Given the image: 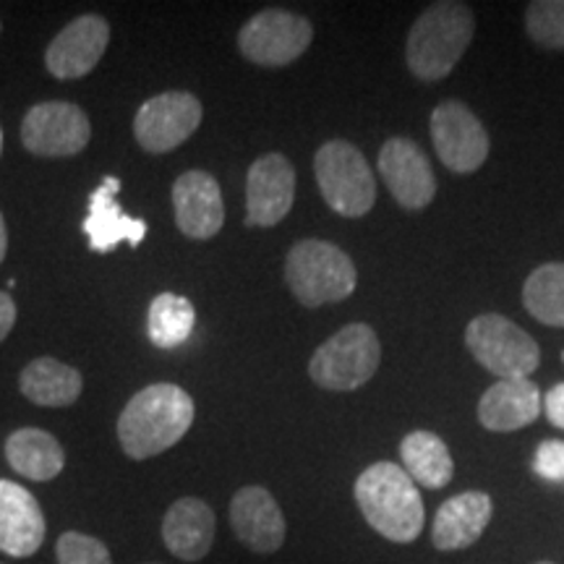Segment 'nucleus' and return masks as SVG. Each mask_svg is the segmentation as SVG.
I'll list each match as a JSON object with an SVG mask.
<instances>
[{
    "instance_id": "ddd939ff",
    "label": "nucleus",
    "mask_w": 564,
    "mask_h": 564,
    "mask_svg": "<svg viewBox=\"0 0 564 564\" xmlns=\"http://www.w3.org/2000/svg\"><path fill=\"white\" fill-rule=\"evenodd\" d=\"M108 42V21L97 13H87V17L74 19L55 34V40L47 45L45 66L61 82L82 79L102 61Z\"/></svg>"
},
{
    "instance_id": "6ab92c4d",
    "label": "nucleus",
    "mask_w": 564,
    "mask_h": 564,
    "mask_svg": "<svg viewBox=\"0 0 564 564\" xmlns=\"http://www.w3.org/2000/svg\"><path fill=\"white\" fill-rule=\"evenodd\" d=\"M494 502L486 491H463L449 497L436 510L432 525V544L440 552H460L474 546L491 523Z\"/></svg>"
},
{
    "instance_id": "72a5a7b5",
    "label": "nucleus",
    "mask_w": 564,
    "mask_h": 564,
    "mask_svg": "<svg viewBox=\"0 0 564 564\" xmlns=\"http://www.w3.org/2000/svg\"><path fill=\"white\" fill-rule=\"evenodd\" d=\"M539 564H554V562H539Z\"/></svg>"
},
{
    "instance_id": "c9c22d12",
    "label": "nucleus",
    "mask_w": 564,
    "mask_h": 564,
    "mask_svg": "<svg viewBox=\"0 0 564 564\" xmlns=\"http://www.w3.org/2000/svg\"><path fill=\"white\" fill-rule=\"evenodd\" d=\"M152 564H154V562H152Z\"/></svg>"
},
{
    "instance_id": "2eb2a0df",
    "label": "nucleus",
    "mask_w": 564,
    "mask_h": 564,
    "mask_svg": "<svg viewBox=\"0 0 564 564\" xmlns=\"http://www.w3.org/2000/svg\"><path fill=\"white\" fill-rule=\"evenodd\" d=\"M230 525L236 539L253 554H274L285 544V514L264 486H243L236 491L230 502Z\"/></svg>"
},
{
    "instance_id": "a211bd4d",
    "label": "nucleus",
    "mask_w": 564,
    "mask_h": 564,
    "mask_svg": "<svg viewBox=\"0 0 564 564\" xmlns=\"http://www.w3.org/2000/svg\"><path fill=\"white\" fill-rule=\"evenodd\" d=\"M118 192H121V181H118L116 175H108V178H102L100 186L95 188V194H91L89 199L84 232H87L91 251L97 253H108L123 241L139 246L147 236V223L139 220V217H129L121 207H118Z\"/></svg>"
},
{
    "instance_id": "423d86ee",
    "label": "nucleus",
    "mask_w": 564,
    "mask_h": 564,
    "mask_svg": "<svg viewBox=\"0 0 564 564\" xmlns=\"http://www.w3.org/2000/svg\"><path fill=\"white\" fill-rule=\"evenodd\" d=\"M314 173L327 207L343 217H364L377 199V181L361 150L335 139L319 147Z\"/></svg>"
},
{
    "instance_id": "9b49d317",
    "label": "nucleus",
    "mask_w": 564,
    "mask_h": 564,
    "mask_svg": "<svg viewBox=\"0 0 564 564\" xmlns=\"http://www.w3.org/2000/svg\"><path fill=\"white\" fill-rule=\"evenodd\" d=\"M434 150L453 173H476L489 158V133L468 105L447 100L432 112Z\"/></svg>"
},
{
    "instance_id": "aec40b11",
    "label": "nucleus",
    "mask_w": 564,
    "mask_h": 564,
    "mask_svg": "<svg viewBox=\"0 0 564 564\" xmlns=\"http://www.w3.org/2000/svg\"><path fill=\"white\" fill-rule=\"evenodd\" d=\"M217 520L199 497H183L171 505L162 520V541L167 552L183 562H199L215 544Z\"/></svg>"
},
{
    "instance_id": "4468645a",
    "label": "nucleus",
    "mask_w": 564,
    "mask_h": 564,
    "mask_svg": "<svg viewBox=\"0 0 564 564\" xmlns=\"http://www.w3.org/2000/svg\"><path fill=\"white\" fill-rule=\"evenodd\" d=\"M379 173L390 194L405 209H423L436 196L432 162L411 139L394 137L379 152Z\"/></svg>"
},
{
    "instance_id": "6e6552de",
    "label": "nucleus",
    "mask_w": 564,
    "mask_h": 564,
    "mask_svg": "<svg viewBox=\"0 0 564 564\" xmlns=\"http://www.w3.org/2000/svg\"><path fill=\"white\" fill-rule=\"evenodd\" d=\"M312 40V21L282 9L259 11L238 32V47L243 58L257 66H288L308 51Z\"/></svg>"
},
{
    "instance_id": "1a4fd4ad",
    "label": "nucleus",
    "mask_w": 564,
    "mask_h": 564,
    "mask_svg": "<svg viewBox=\"0 0 564 564\" xmlns=\"http://www.w3.org/2000/svg\"><path fill=\"white\" fill-rule=\"evenodd\" d=\"M202 102L188 91H165L141 105L133 118V137L152 154L173 152L199 129Z\"/></svg>"
},
{
    "instance_id": "0eeeda50",
    "label": "nucleus",
    "mask_w": 564,
    "mask_h": 564,
    "mask_svg": "<svg viewBox=\"0 0 564 564\" xmlns=\"http://www.w3.org/2000/svg\"><path fill=\"white\" fill-rule=\"evenodd\" d=\"M474 358L499 379H528L539 369V343L523 327L499 314H481L465 329Z\"/></svg>"
},
{
    "instance_id": "b1692460",
    "label": "nucleus",
    "mask_w": 564,
    "mask_h": 564,
    "mask_svg": "<svg viewBox=\"0 0 564 564\" xmlns=\"http://www.w3.org/2000/svg\"><path fill=\"white\" fill-rule=\"evenodd\" d=\"M405 474L423 489H444L455 476V460L447 444L432 432H413L400 442Z\"/></svg>"
},
{
    "instance_id": "7c9ffc66",
    "label": "nucleus",
    "mask_w": 564,
    "mask_h": 564,
    "mask_svg": "<svg viewBox=\"0 0 564 564\" xmlns=\"http://www.w3.org/2000/svg\"><path fill=\"white\" fill-rule=\"evenodd\" d=\"M13 324H17V303L9 293H0V343L9 337Z\"/></svg>"
},
{
    "instance_id": "7ed1b4c3",
    "label": "nucleus",
    "mask_w": 564,
    "mask_h": 564,
    "mask_svg": "<svg viewBox=\"0 0 564 564\" xmlns=\"http://www.w3.org/2000/svg\"><path fill=\"white\" fill-rule=\"evenodd\" d=\"M474 32V11L465 3L444 0V3L429 6L415 19L411 34H408V68L421 82L444 79V76L453 74V68L460 63L465 51H468Z\"/></svg>"
},
{
    "instance_id": "393cba45",
    "label": "nucleus",
    "mask_w": 564,
    "mask_h": 564,
    "mask_svg": "<svg viewBox=\"0 0 564 564\" xmlns=\"http://www.w3.org/2000/svg\"><path fill=\"white\" fill-rule=\"evenodd\" d=\"M528 314L549 327H564V262H552L531 272L523 285Z\"/></svg>"
},
{
    "instance_id": "a878e982",
    "label": "nucleus",
    "mask_w": 564,
    "mask_h": 564,
    "mask_svg": "<svg viewBox=\"0 0 564 564\" xmlns=\"http://www.w3.org/2000/svg\"><path fill=\"white\" fill-rule=\"evenodd\" d=\"M196 312L192 301L175 293H162L152 301L150 316H147V329H150V340L158 348H175V345L186 343L194 333Z\"/></svg>"
},
{
    "instance_id": "bb28decb",
    "label": "nucleus",
    "mask_w": 564,
    "mask_h": 564,
    "mask_svg": "<svg viewBox=\"0 0 564 564\" xmlns=\"http://www.w3.org/2000/svg\"><path fill=\"white\" fill-rule=\"evenodd\" d=\"M528 34L549 51L564 47V0H535L525 11Z\"/></svg>"
},
{
    "instance_id": "412c9836",
    "label": "nucleus",
    "mask_w": 564,
    "mask_h": 564,
    "mask_svg": "<svg viewBox=\"0 0 564 564\" xmlns=\"http://www.w3.org/2000/svg\"><path fill=\"white\" fill-rule=\"evenodd\" d=\"M541 390L531 379H499L478 403V421L489 432H518L541 415Z\"/></svg>"
},
{
    "instance_id": "473e14b6",
    "label": "nucleus",
    "mask_w": 564,
    "mask_h": 564,
    "mask_svg": "<svg viewBox=\"0 0 564 564\" xmlns=\"http://www.w3.org/2000/svg\"><path fill=\"white\" fill-rule=\"evenodd\" d=\"M0 154H3V129H0Z\"/></svg>"
},
{
    "instance_id": "9d476101",
    "label": "nucleus",
    "mask_w": 564,
    "mask_h": 564,
    "mask_svg": "<svg viewBox=\"0 0 564 564\" xmlns=\"http://www.w3.org/2000/svg\"><path fill=\"white\" fill-rule=\"evenodd\" d=\"M91 139L87 112L74 102H40L24 116L21 141L37 158H70Z\"/></svg>"
},
{
    "instance_id": "5701e85b",
    "label": "nucleus",
    "mask_w": 564,
    "mask_h": 564,
    "mask_svg": "<svg viewBox=\"0 0 564 564\" xmlns=\"http://www.w3.org/2000/svg\"><path fill=\"white\" fill-rule=\"evenodd\" d=\"M82 387V373L55 358H34L19 379V390L24 392V398L42 408L74 405L79 400Z\"/></svg>"
},
{
    "instance_id": "f03ea898",
    "label": "nucleus",
    "mask_w": 564,
    "mask_h": 564,
    "mask_svg": "<svg viewBox=\"0 0 564 564\" xmlns=\"http://www.w3.org/2000/svg\"><path fill=\"white\" fill-rule=\"evenodd\" d=\"M356 502L373 531L394 544H411L423 531L426 512L419 486L405 468L394 463H373L358 476Z\"/></svg>"
},
{
    "instance_id": "cd10ccee",
    "label": "nucleus",
    "mask_w": 564,
    "mask_h": 564,
    "mask_svg": "<svg viewBox=\"0 0 564 564\" xmlns=\"http://www.w3.org/2000/svg\"><path fill=\"white\" fill-rule=\"evenodd\" d=\"M55 556H58V564H112L108 546L95 535L79 531L61 535L55 544Z\"/></svg>"
},
{
    "instance_id": "4be33fe9",
    "label": "nucleus",
    "mask_w": 564,
    "mask_h": 564,
    "mask_svg": "<svg viewBox=\"0 0 564 564\" xmlns=\"http://www.w3.org/2000/svg\"><path fill=\"white\" fill-rule=\"evenodd\" d=\"M6 460L30 481H53L61 476L66 455L61 442L42 429H19L6 440Z\"/></svg>"
},
{
    "instance_id": "39448f33",
    "label": "nucleus",
    "mask_w": 564,
    "mask_h": 564,
    "mask_svg": "<svg viewBox=\"0 0 564 564\" xmlns=\"http://www.w3.org/2000/svg\"><path fill=\"white\" fill-rule=\"evenodd\" d=\"M382 345L369 324L356 322L319 345L308 361V377L322 390L352 392L377 373Z\"/></svg>"
},
{
    "instance_id": "f3484780",
    "label": "nucleus",
    "mask_w": 564,
    "mask_h": 564,
    "mask_svg": "<svg viewBox=\"0 0 564 564\" xmlns=\"http://www.w3.org/2000/svg\"><path fill=\"white\" fill-rule=\"evenodd\" d=\"M45 541V514L24 486L0 478V552L13 560L37 554Z\"/></svg>"
},
{
    "instance_id": "f704fd0d",
    "label": "nucleus",
    "mask_w": 564,
    "mask_h": 564,
    "mask_svg": "<svg viewBox=\"0 0 564 564\" xmlns=\"http://www.w3.org/2000/svg\"><path fill=\"white\" fill-rule=\"evenodd\" d=\"M562 358H564V352H562Z\"/></svg>"
},
{
    "instance_id": "f257e3e1",
    "label": "nucleus",
    "mask_w": 564,
    "mask_h": 564,
    "mask_svg": "<svg viewBox=\"0 0 564 564\" xmlns=\"http://www.w3.org/2000/svg\"><path fill=\"white\" fill-rule=\"evenodd\" d=\"M194 400L178 384H152L133 394L118 415V442L131 460H150L186 436Z\"/></svg>"
},
{
    "instance_id": "dca6fc26",
    "label": "nucleus",
    "mask_w": 564,
    "mask_h": 564,
    "mask_svg": "<svg viewBox=\"0 0 564 564\" xmlns=\"http://www.w3.org/2000/svg\"><path fill=\"white\" fill-rule=\"evenodd\" d=\"M175 225L186 238L207 241L225 223L220 183L204 171H188L173 183Z\"/></svg>"
},
{
    "instance_id": "f8f14e48",
    "label": "nucleus",
    "mask_w": 564,
    "mask_h": 564,
    "mask_svg": "<svg viewBox=\"0 0 564 564\" xmlns=\"http://www.w3.org/2000/svg\"><path fill=\"white\" fill-rule=\"evenodd\" d=\"M295 202V171L285 154H264L249 167L246 178V225L274 228L285 220Z\"/></svg>"
},
{
    "instance_id": "20e7f679",
    "label": "nucleus",
    "mask_w": 564,
    "mask_h": 564,
    "mask_svg": "<svg viewBox=\"0 0 564 564\" xmlns=\"http://www.w3.org/2000/svg\"><path fill=\"white\" fill-rule=\"evenodd\" d=\"M285 280L303 306L316 308L348 299L356 291L358 272L343 249L308 238V241L295 243L288 253Z\"/></svg>"
},
{
    "instance_id": "2f4dec72",
    "label": "nucleus",
    "mask_w": 564,
    "mask_h": 564,
    "mask_svg": "<svg viewBox=\"0 0 564 564\" xmlns=\"http://www.w3.org/2000/svg\"><path fill=\"white\" fill-rule=\"evenodd\" d=\"M6 251H9V230H6V220L0 215V264H3Z\"/></svg>"
},
{
    "instance_id": "c85d7f7f",
    "label": "nucleus",
    "mask_w": 564,
    "mask_h": 564,
    "mask_svg": "<svg viewBox=\"0 0 564 564\" xmlns=\"http://www.w3.org/2000/svg\"><path fill=\"white\" fill-rule=\"evenodd\" d=\"M533 470L544 478V481L564 484V442L560 440L541 442L533 457Z\"/></svg>"
},
{
    "instance_id": "c756f323",
    "label": "nucleus",
    "mask_w": 564,
    "mask_h": 564,
    "mask_svg": "<svg viewBox=\"0 0 564 564\" xmlns=\"http://www.w3.org/2000/svg\"><path fill=\"white\" fill-rule=\"evenodd\" d=\"M544 411L546 419L554 423L556 429H564V382L552 387L544 398Z\"/></svg>"
}]
</instances>
